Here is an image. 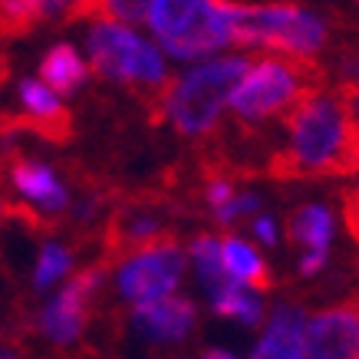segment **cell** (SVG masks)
Segmentation results:
<instances>
[{
  "label": "cell",
  "instance_id": "1",
  "mask_svg": "<svg viewBox=\"0 0 359 359\" xmlns=\"http://www.w3.org/2000/svg\"><path fill=\"white\" fill-rule=\"evenodd\" d=\"M287 168L297 175H339L359 168V126L343 102L306 93L290 106Z\"/></svg>",
  "mask_w": 359,
  "mask_h": 359
},
{
  "label": "cell",
  "instance_id": "2",
  "mask_svg": "<svg viewBox=\"0 0 359 359\" xmlns=\"http://www.w3.org/2000/svg\"><path fill=\"white\" fill-rule=\"evenodd\" d=\"M228 17L231 43L267 46L290 56H313L327 43V27L316 13L297 7V4H238L221 0Z\"/></svg>",
  "mask_w": 359,
  "mask_h": 359
},
{
  "label": "cell",
  "instance_id": "3",
  "mask_svg": "<svg viewBox=\"0 0 359 359\" xmlns=\"http://www.w3.org/2000/svg\"><path fill=\"white\" fill-rule=\"evenodd\" d=\"M244 69H248L244 56H224V60L195 66L185 76L175 79L162 102L175 129L185 135H201L215 129Z\"/></svg>",
  "mask_w": 359,
  "mask_h": 359
},
{
  "label": "cell",
  "instance_id": "4",
  "mask_svg": "<svg viewBox=\"0 0 359 359\" xmlns=\"http://www.w3.org/2000/svg\"><path fill=\"white\" fill-rule=\"evenodd\" d=\"M145 20L158 43L178 60H198L231 43L221 0H152Z\"/></svg>",
  "mask_w": 359,
  "mask_h": 359
},
{
  "label": "cell",
  "instance_id": "5",
  "mask_svg": "<svg viewBox=\"0 0 359 359\" xmlns=\"http://www.w3.org/2000/svg\"><path fill=\"white\" fill-rule=\"evenodd\" d=\"M89 60L99 76L132 83V86L158 89L165 83V60L145 36L119 20H99L86 36Z\"/></svg>",
  "mask_w": 359,
  "mask_h": 359
},
{
  "label": "cell",
  "instance_id": "6",
  "mask_svg": "<svg viewBox=\"0 0 359 359\" xmlns=\"http://www.w3.org/2000/svg\"><path fill=\"white\" fill-rule=\"evenodd\" d=\"M313 69L294 56V60H261V63H248V69L241 73L238 86L231 93L228 106L238 112L241 119L261 122L271 119L277 112L290 109L297 99L310 93V83H313Z\"/></svg>",
  "mask_w": 359,
  "mask_h": 359
},
{
  "label": "cell",
  "instance_id": "7",
  "mask_svg": "<svg viewBox=\"0 0 359 359\" xmlns=\"http://www.w3.org/2000/svg\"><path fill=\"white\" fill-rule=\"evenodd\" d=\"M182 273H185V254L175 244H149L122 261L119 294L129 304L158 300L182 283Z\"/></svg>",
  "mask_w": 359,
  "mask_h": 359
},
{
  "label": "cell",
  "instance_id": "8",
  "mask_svg": "<svg viewBox=\"0 0 359 359\" xmlns=\"http://www.w3.org/2000/svg\"><path fill=\"white\" fill-rule=\"evenodd\" d=\"M99 280H102V271H99V267L83 271L66 283L50 304H46L40 327H43V333L53 339L56 346H69V343H76L79 339V333H83V327H86L89 300H93V294H96Z\"/></svg>",
  "mask_w": 359,
  "mask_h": 359
},
{
  "label": "cell",
  "instance_id": "9",
  "mask_svg": "<svg viewBox=\"0 0 359 359\" xmlns=\"http://www.w3.org/2000/svg\"><path fill=\"white\" fill-rule=\"evenodd\" d=\"M306 359H359V306H333L304 323Z\"/></svg>",
  "mask_w": 359,
  "mask_h": 359
},
{
  "label": "cell",
  "instance_id": "10",
  "mask_svg": "<svg viewBox=\"0 0 359 359\" xmlns=\"http://www.w3.org/2000/svg\"><path fill=\"white\" fill-rule=\"evenodd\" d=\"M195 304L185 297H158L135 304L132 310V327L152 343H182L195 330Z\"/></svg>",
  "mask_w": 359,
  "mask_h": 359
},
{
  "label": "cell",
  "instance_id": "11",
  "mask_svg": "<svg viewBox=\"0 0 359 359\" xmlns=\"http://www.w3.org/2000/svg\"><path fill=\"white\" fill-rule=\"evenodd\" d=\"M13 188L20 191L33 208H40L46 215H56L69 205V195H66L63 182L56 178V172L43 162H17L13 165Z\"/></svg>",
  "mask_w": 359,
  "mask_h": 359
},
{
  "label": "cell",
  "instance_id": "12",
  "mask_svg": "<svg viewBox=\"0 0 359 359\" xmlns=\"http://www.w3.org/2000/svg\"><path fill=\"white\" fill-rule=\"evenodd\" d=\"M250 359H306L304 356V316L300 310L280 306L271 316V323L264 330L257 349Z\"/></svg>",
  "mask_w": 359,
  "mask_h": 359
},
{
  "label": "cell",
  "instance_id": "13",
  "mask_svg": "<svg viewBox=\"0 0 359 359\" xmlns=\"http://www.w3.org/2000/svg\"><path fill=\"white\" fill-rule=\"evenodd\" d=\"M40 79L53 89L56 96H66V93H73V89L83 86L86 63H83V56L76 53V46L56 43L53 50L43 56V63H40Z\"/></svg>",
  "mask_w": 359,
  "mask_h": 359
},
{
  "label": "cell",
  "instance_id": "14",
  "mask_svg": "<svg viewBox=\"0 0 359 359\" xmlns=\"http://www.w3.org/2000/svg\"><path fill=\"white\" fill-rule=\"evenodd\" d=\"M211 294V310L218 316H234L241 323H248V327H257L264 320V304L257 294H250L244 283L238 280H221L218 287H211L208 290Z\"/></svg>",
  "mask_w": 359,
  "mask_h": 359
},
{
  "label": "cell",
  "instance_id": "15",
  "mask_svg": "<svg viewBox=\"0 0 359 359\" xmlns=\"http://www.w3.org/2000/svg\"><path fill=\"white\" fill-rule=\"evenodd\" d=\"M221 264H224V273H228L231 280L244 283L250 290L267 287V264L261 261V254L250 248L248 241H241V238L221 241Z\"/></svg>",
  "mask_w": 359,
  "mask_h": 359
},
{
  "label": "cell",
  "instance_id": "16",
  "mask_svg": "<svg viewBox=\"0 0 359 359\" xmlns=\"http://www.w3.org/2000/svg\"><path fill=\"white\" fill-rule=\"evenodd\" d=\"M17 96H20L23 112H27L36 126H43V129H66L63 102H60V96L46 86L43 79H23L20 89H17Z\"/></svg>",
  "mask_w": 359,
  "mask_h": 359
},
{
  "label": "cell",
  "instance_id": "17",
  "mask_svg": "<svg viewBox=\"0 0 359 359\" xmlns=\"http://www.w3.org/2000/svg\"><path fill=\"white\" fill-rule=\"evenodd\" d=\"M297 241H304L310 250H327L333 241V215L323 205H306L297 211L294 224H290Z\"/></svg>",
  "mask_w": 359,
  "mask_h": 359
},
{
  "label": "cell",
  "instance_id": "18",
  "mask_svg": "<svg viewBox=\"0 0 359 359\" xmlns=\"http://www.w3.org/2000/svg\"><path fill=\"white\" fill-rule=\"evenodd\" d=\"M69 271H73V254H69V250H66L63 244L50 241V244H43L40 257H36L33 283H36L40 290H46V287H53V283L63 280V277H66Z\"/></svg>",
  "mask_w": 359,
  "mask_h": 359
},
{
  "label": "cell",
  "instance_id": "19",
  "mask_svg": "<svg viewBox=\"0 0 359 359\" xmlns=\"http://www.w3.org/2000/svg\"><path fill=\"white\" fill-rule=\"evenodd\" d=\"M191 261H195L198 273H201V280L205 287H218L221 280H228V273H224V264H221V241L215 238H198L191 244Z\"/></svg>",
  "mask_w": 359,
  "mask_h": 359
},
{
  "label": "cell",
  "instance_id": "20",
  "mask_svg": "<svg viewBox=\"0 0 359 359\" xmlns=\"http://www.w3.org/2000/svg\"><path fill=\"white\" fill-rule=\"evenodd\" d=\"M36 20V0H0V33H27Z\"/></svg>",
  "mask_w": 359,
  "mask_h": 359
},
{
  "label": "cell",
  "instance_id": "21",
  "mask_svg": "<svg viewBox=\"0 0 359 359\" xmlns=\"http://www.w3.org/2000/svg\"><path fill=\"white\" fill-rule=\"evenodd\" d=\"M152 0H93L89 13H102L106 20H119V23H139L145 20Z\"/></svg>",
  "mask_w": 359,
  "mask_h": 359
},
{
  "label": "cell",
  "instance_id": "22",
  "mask_svg": "<svg viewBox=\"0 0 359 359\" xmlns=\"http://www.w3.org/2000/svg\"><path fill=\"white\" fill-rule=\"evenodd\" d=\"M40 7V20H53V17H83L89 13L93 0H36Z\"/></svg>",
  "mask_w": 359,
  "mask_h": 359
},
{
  "label": "cell",
  "instance_id": "23",
  "mask_svg": "<svg viewBox=\"0 0 359 359\" xmlns=\"http://www.w3.org/2000/svg\"><path fill=\"white\" fill-rule=\"evenodd\" d=\"M261 208V198L257 195H234L228 201V205L221 208V211H215L218 215V221H224V224H231V221H238V218H244V215H250V211H257Z\"/></svg>",
  "mask_w": 359,
  "mask_h": 359
},
{
  "label": "cell",
  "instance_id": "24",
  "mask_svg": "<svg viewBox=\"0 0 359 359\" xmlns=\"http://www.w3.org/2000/svg\"><path fill=\"white\" fill-rule=\"evenodd\" d=\"M231 198H234V185H228V182H211V185H208V205L215 208V211H221V208L228 205Z\"/></svg>",
  "mask_w": 359,
  "mask_h": 359
},
{
  "label": "cell",
  "instance_id": "25",
  "mask_svg": "<svg viewBox=\"0 0 359 359\" xmlns=\"http://www.w3.org/2000/svg\"><path fill=\"white\" fill-rule=\"evenodd\" d=\"M254 234L264 241V244H277V224L271 218H257L254 221Z\"/></svg>",
  "mask_w": 359,
  "mask_h": 359
},
{
  "label": "cell",
  "instance_id": "26",
  "mask_svg": "<svg viewBox=\"0 0 359 359\" xmlns=\"http://www.w3.org/2000/svg\"><path fill=\"white\" fill-rule=\"evenodd\" d=\"M323 264H327V250H306L304 261H300V271H304V273H316Z\"/></svg>",
  "mask_w": 359,
  "mask_h": 359
},
{
  "label": "cell",
  "instance_id": "27",
  "mask_svg": "<svg viewBox=\"0 0 359 359\" xmlns=\"http://www.w3.org/2000/svg\"><path fill=\"white\" fill-rule=\"evenodd\" d=\"M346 218H349V228H353V234L359 238V191H356V195H349V201H346Z\"/></svg>",
  "mask_w": 359,
  "mask_h": 359
},
{
  "label": "cell",
  "instance_id": "28",
  "mask_svg": "<svg viewBox=\"0 0 359 359\" xmlns=\"http://www.w3.org/2000/svg\"><path fill=\"white\" fill-rule=\"evenodd\" d=\"M346 109H349V116L356 119V126H359V79H356V86L349 89V102H346Z\"/></svg>",
  "mask_w": 359,
  "mask_h": 359
},
{
  "label": "cell",
  "instance_id": "29",
  "mask_svg": "<svg viewBox=\"0 0 359 359\" xmlns=\"http://www.w3.org/2000/svg\"><path fill=\"white\" fill-rule=\"evenodd\" d=\"M201 359H238L234 353H228V349H208Z\"/></svg>",
  "mask_w": 359,
  "mask_h": 359
},
{
  "label": "cell",
  "instance_id": "30",
  "mask_svg": "<svg viewBox=\"0 0 359 359\" xmlns=\"http://www.w3.org/2000/svg\"><path fill=\"white\" fill-rule=\"evenodd\" d=\"M0 359H17L13 353H7V349H0Z\"/></svg>",
  "mask_w": 359,
  "mask_h": 359
}]
</instances>
